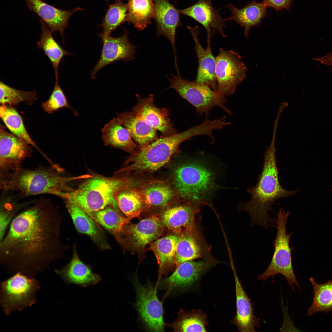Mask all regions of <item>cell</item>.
I'll list each match as a JSON object with an SVG mask.
<instances>
[{
  "mask_svg": "<svg viewBox=\"0 0 332 332\" xmlns=\"http://www.w3.org/2000/svg\"><path fill=\"white\" fill-rule=\"evenodd\" d=\"M28 206L0 241V263L11 274L33 277L63 258L68 246L61 238L62 216L52 202L41 199Z\"/></svg>",
  "mask_w": 332,
  "mask_h": 332,
  "instance_id": "cell-1",
  "label": "cell"
},
{
  "mask_svg": "<svg viewBox=\"0 0 332 332\" xmlns=\"http://www.w3.org/2000/svg\"><path fill=\"white\" fill-rule=\"evenodd\" d=\"M275 136H273L270 146L265 151L263 169L258 176L257 184L247 188L251 200L238 206L239 211H244L250 215L252 226L258 224L266 228L276 226V219L268 215L269 211L274 212L272 205L277 199L294 195L298 191L287 190L280 183L275 154Z\"/></svg>",
  "mask_w": 332,
  "mask_h": 332,
  "instance_id": "cell-2",
  "label": "cell"
},
{
  "mask_svg": "<svg viewBox=\"0 0 332 332\" xmlns=\"http://www.w3.org/2000/svg\"><path fill=\"white\" fill-rule=\"evenodd\" d=\"M52 166H40L31 169L22 167L8 172L0 173V187L3 192H15L20 197L49 194L64 199L66 193L72 191L69 183L85 179L89 174L66 177Z\"/></svg>",
  "mask_w": 332,
  "mask_h": 332,
  "instance_id": "cell-3",
  "label": "cell"
},
{
  "mask_svg": "<svg viewBox=\"0 0 332 332\" xmlns=\"http://www.w3.org/2000/svg\"><path fill=\"white\" fill-rule=\"evenodd\" d=\"M208 128L202 123L180 133L158 138L131 154L126 166L119 173L152 172L164 166L177 151L184 141L197 136L206 135Z\"/></svg>",
  "mask_w": 332,
  "mask_h": 332,
  "instance_id": "cell-4",
  "label": "cell"
},
{
  "mask_svg": "<svg viewBox=\"0 0 332 332\" xmlns=\"http://www.w3.org/2000/svg\"><path fill=\"white\" fill-rule=\"evenodd\" d=\"M130 184V179L126 177L93 176L76 189L66 193L64 199L73 202L89 215L110 205L118 206L116 195Z\"/></svg>",
  "mask_w": 332,
  "mask_h": 332,
  "instance_id": "cell-5",
  "label": "cell"
},
{
  "mask_svg": "<svg viewBox=\"0 0 332 332\" xmlns=\"http://www.w3.org/2000/svg\"><path fill=\"white\" fill-rule=\"evenodd\" d=\"M213 172L202 162L196 160L181 164L175 169L173 183L183 200L204 205L219 186Z\"/></svg>",
  "mask_w": 332,
  "mask_h": 332,
  "instance_id": "cell-6",
  "label": "cell"
},
{
  "mask_svg": "<svg viewBox=\"0 0 332 332\" xmlns=\"http://www.w3.org/2000/svg\"><path fill=\"white\" fill-rule=\"evenodd\" d=\"M289 214L290 212L286 211L283 208H279L276 221L277 233L273 241V254L267 269L258 276L257 279L265 281L270 277H274L276 275L281 274L286 278L294 290V284L300 287L292 265L291 252L294 249L290 245V238L294 232L288 233L286 231L287 222Z\"/></svg>",
  "mask_w": 332,
  "mask_h": 332,
  "instance_id": "cell-7",
  "label": "cell"
},
{
  "mask_svg": "<svg viewBox=\"0 0 332 332\" xmlns=\"http://www.w3.org/2000/svg\"><path fill=\"white\" fill-rule=\"evenodd\" d=\"M171 78L168 77L170 82L169 88L175 89L195 108L198 114L205 113L208 116L213 108L218 106L229 114H231V111L225 106L227 101L225 97L206 85L182 78L179 73H177V75L171 74Z\"/></svg>",
  "mask_w": 332,
  "mask_h": 332,
  "instance_id": "cell-8",
  "label": "cell"
},
{
  "mask_svg": "<svg viewBox=\"0 0 332 332\" xmlns=\"http://www.w3.org/2000/svg\"><path fill=\"white\" fill-rule=\"evenodd\" d=\"M40 288L38 280L20 272L1 283L0 302L5 314L35 304Z\"/></svg>",
  "mask_w": 332,
  "mask_h": 332,
  "instance_id": "cell-9",
  "label": "cell"
},
{
  "mask_svg": "<svg viewBox=\"0 0 332 332\" xmlns=\"http://www.w3.org/2000/svg\"><path fill=\"white\" fill-rule=\"evenodd\" d=\"M219 51L215 57L217 92L224 97L229 96L234 93L237 86L245 79L247 68L237 52L222 48Z\"/></svg>",
  "mask_w": 332,
  "mask_h": 332,
  "instance_id": "cell-10",
  "label": "cell"
},
{
  "mask_svg": "<svg viewBox=\"0 0 332 332\" xmlns=\"http://www.w3.org/2000/svg\"><path fill=\"white\" fill-rule=\"evenodd\" d=\"M175 259L176 267L184 262L201 258L214 266L218 261L211 255V247L205 240L203 231L197 222L179 236Z\"/></svg>",
  "mask_w": 332,
  "mask_h": 332,
  "instance_id": "cell-11",
  "label": "cell"
},
{
  "mask_svg": "<svg viewBox=\"0 0 332 332\" xmlns=\"http://www.w3.org/2000/svg\"><path fill=\"white\" fill-rule=\"evenodd\" d=\"M134 284L137 294L136 306L143 322L152 331H164L163 305L158 298L156 288L150 284L142 286L135 279Z\"/></svg>",
  "mask_w": 332,
  "mask_h": 332,
  "instance_id": "cell-12",
  "label": "cell"
},
{
  "mask_svg": "<svg viewBox=\"0 0 332 332\" xmlns=\"http://www.w3.org/2000/svg\"><path fill=\"white\" fill-rule=\"evenodd\" d=\"M163 226L160 218L152 215L136 223L126 225L116 239L125 247L143 249L162 234Z\"/></svg>",
  "mask_w": 332,
  "mask_h": 332,
  "instance_id": "cell-13",
  "label": "cell"
},
{
  "mask_svg": "<svg viewBox=\"0 0 332 332\" xmlns=\"http://www.w3.org/2000/svg\"><path fill=\"white\" fill-rule=\"evenodd\" d=\"M26 141L5 131L1 126L0 130V173L15 170L30 156L31 147Z\"/></svg>",
  "mask_w": 332,
  "mask_h": 332,
  "instance_id": "cell-14",
  "label": "cell"
},
{
  "mask_svg": "<svg viewBox=\"0 0 332 332\" xmlns=\"http://www.w3.org/2000/svg\"><path fill=\"white\" fill-rule=\"evenodd\" d=\"M128 34L124 28L121 36L114 37L109 35L101 38L102 48L99 59L90 72L92 79H95L99 70L107 65L119 60L126 62L134 59L137 47L130 42Z\"/></svg>",
  "mask_w": 332,
  "mask_h": 332,
  "instance_id": "cell-15",
  "label": "cell"
},
{
  "mask_svg": "<svg viewBox=\"0 0 332 332\" xmlns=\"http://www.w3.org/2000/svg\"><path fill=\"white\" fill-rule=\"evenodd\" d=\"M221 9H215L211 0H199L192 5L179 11L180 14L192 18L203 26L206 31L207 40L217 32L223 37H227L224 28L226 27L225 23L228 20L220 15Z\"/></svg>",
  "mask_w": 332,
  "mask_h": 332,
  "instance_id": "cell-16",
  "label": "cell"
},
{
  "mask_svg": "<svg viewBox=\"0 0 332 332\" xmlns=\"http://www.w3.org/2000/svg\"><path fill=\"white\" fill-rule=\"evenodd\" d=\"M138 97V102L132 109L134 113L152 128L160 132L162 137L177 133L168 118V110L155 105L152 94L145 98Z\"/></svg>",
  "mask_w": 332,
  "mask_h": 332,
  "instance_id": "cell-17",
  "label": "cell"
},
{
  "mask_svg": "<svg viewBox=\"0 0 332 332\" xmlns=\"http://www.w3.org/2000/svg\"><path fill=\"white\" fill-rule=\"evenodd\" d=\"M194 40L195 50L198 59L199 66L196 82L206 85L217 91L218 85L215 77L216 61L213 55L210 39L207 40V47L204 49L200 44L199 38V27L188 26L187 27Z\"/></svg>",
  "mask_w": 332,
  "mask_h": 332,
  "instance_id": "cell-18",
  "label": "cell"
},
{
  "mask_svg": "<svg viewBox=\"0 0 332 332\" xmlns=\"http://www.w3.org/2000/svg\"><path fill=\"white\" fill-rule=\"evenodd\" d=\"M231 264L235 282L236 307V314L231 323L239 331L255 332V327H260V319L255 315L251 301L242 287L233 264Z\"/></svg>",
  "mask_w": 332,
  "mask_h": 332,
  "instance_id": "cell-19",
  "label": "cell"
},
{
  "mask_svg": "<svg viewBox=\"0 0 332 332\" xmlns=\"http://www.w3.org/2000/svg\"><path fill=\"white\" fill-rule=\"evenodd\" d=\"M203 206L200 203L187 201L185 204L168 208L161 215L162 223L179 236L196 223V216Z\"/></svg>",
  "mask_w": 332,
  "mask_h": 332,
  "instance_id": "cell-20",
  "label": "cell"
},
{
  "mask_svg": "<svg viewBox=\"0 0 332 332\" xmlns=\"http://www.w3.org/2000/svg\"><path fill=\"white\" fill-rule=\"evenodd\" d=\"M214 266L204 259L183 262L176 267L173 274L165 280L170 288L181 290L196 285L204 274Z\"/></svg>",
  "mask_w": 332,
  "mask_h": 332,
  "instance_id": "cell-21",
  "label": "cell"
},
{
  "mask_svg": "<svg viewBox=\"0 0 332 332\" xmlns=\"http://www.w3.org/2000/svg\"><path fill=\"white\" fill-rule=\"evenodd\" d=\"M155 6L154 19L157 26L156 34L163 36L171 42L176 61L175 46L176 30L181 25L180 13L169 0H153Z\"/></svg>",
  "mask_w": 332,
  "mask_h": 332,
  "instance_id": "cell-22",
  "label": "cell"
},
{
  "mask_svg": "<svg viewBox=\"0 0 332 332\" xmlns=\"http://www.w3.org/2000/svg\"><path fill=\"white\" fill-rule=\"evenodd\" d=\"M28 8L36 13L45 23L52 32H58L64 42V32L68 26V22L72 15L82 10L80 7L72 10L58 9L41 0H25Z\"/></svg>",
  "mask_w": 332,
  "mask_h": 332,
  "instance_id": "cell-23",
  "label": "cell"
},
{
  "mask_svg": "<svg viewBox=\"0 0 332 332\" xmlns=\"http://www.w3.org/2000/svg\"><path fill=\"white\" fill-rule=\"evenodd\" d=\"M65 200L66 208L77 231L89 236L101 249H109L105 236L98 223L74 203L68 199Z\"/></svg>",
  "mask_w": 332,
  "mask_h": 332,
  "instance_id": "cell-24",
  "label": "cell"
},
{
  "mask_svg": "<svg viewBox=\"0 0 332 332\" xmlns=\"http://www.w3.org/2000/svg\"><path fill=\"white\" fill-rule=\"evenodd\" d=\"M54 271L66 284H74L82 287L94 285L101 280L100 275L93 273L91 267L80 259L75 245L69 262L63 268Z\"/></svg>",
  "mask_w": 332,
  "mask_h": 332,
  "instance_id": "cell-25",
  "label": "cell"
},
{
  "mask_svg": "<svg viewBox=\"0 0 332 332\" xmlns=\"http://www.w3.org/2000/svg\"><path fill=\"white\" fill-rule=\"evenodd\" d=\"M226 6L231 11L228 20L234 21L243 28L244 34L246 38L248 36L250 28L259 25L262 20L267 17V7L263 1L258 2L253 0L240 9L231 4Z\"/></svg>",
  "mask_w": 332,
  "mask_h": 332,
  "instance_id": "cell-26",
  "label": "cell"
},
{
  "mask_svg": "<svg viewBox=\"0 0 332 332\" xmlns=\"http://www.w3.org/2000/svg\"><path fill=\"white\" fill-rule=\"evenodd\" d=\"M117 117L140 147L148 145L158 138L156 130L132 111L118 113Z\"/></svg>",
  "mask_w": 332,
  "mask_h": 332,
  "instance_id": "cell-27",
  "label": "cell"
},
{
  "mask_svg": "<svg viewBox=\"0 0 332 332\" xmlns=\"http://www.w3.org/2000/svg\"><path fill=\"white\" fill-rule=\"evenodd\" d=\"M102 139L106 146L134 152L138 148L128 130L119 120L114 118L101 129Z\"/></svg>",
  "mask_w": 332,
  "mask_h": 332,
  "instance_id": "cell-28",
  "label": "cell"
},
{
  "mask_svg": "<svg viewBox=\"0 0 332 332\" xmlns=\"http://www.w3.org/2000/svg\"><path fill=\"white\" fill-rule=\"evenodd\" d=\"M179 238L176 235H171L156 239L150 243L148 249L155 254L160 272L162 274L167 273L171 267L175 265Z\"/></svg>",
  "mask_w": 332,
  "mask_h": 332,
  "instance_id": "cell-29",
  "label": "cell"
},
{
  "mask_svg": "<svg viewBox=\"0 0 332 332\" xmlns=\"http://www.w3.org/2000/svg\"><path fill=\"white\" fill-rule=\"evenodd\" d=\"M40 21L42 32L37 43V48L43 51L53 66L55 77H58V68L62 59L66 55L72 54L65 50L55 40L53 32L45 23L41 19Z\"/></svg>",
  "mask_w": 332,
  "mask_h": 332,
  "instance_id": "cell-30",
  "label": "cell"
},
{
  "mask_svg": "<svg viewBox=\"0 0 332 332\" xmlns=\"http://www.w3.org/2000/svg\"><path fill=\"white\" fill-rule=\"evenodd\" d=\"M126 22L139 30L145 29L154 19L155 6L153 0H128Z\"/></svg>",
  "mask_w": 332,
  "mask_h": 332,
  "instance_id": "cell-31",
  "label": "cell"
},
{
  "mask_svg": "<svg viewBox=\"0 0 332 332\" xmlns=\"http://www.w3.org/2000/svg\"><path fill=\"white\" fill-rule=\"evenodd\" d=\"M118 206L110 205L93 212L90 216L98 224L109 232L116 239L131 219L123 216Z\"/></svg>",
  "mask_w": 332,
  "mask_h": 332,
  "instance_id": "cell-32",
  "label": "cell"
},
{
  "mask_svg": "<svg viewBox=\"0 0 332 332\" xmlns=\"http://www.w3.org/2000/svg\"><path fill=\"white\" fill-rule=\"evenodd\" d=\"M177 319L171 324L175 331L207 332L206 326L209 323L207 314L200 309H194L186 312L180 310Z\"/></svg>",
  "mask_w": 332,
  "mask_h": 332,
  "instance_id": "cell-33",
  "label": "cell"
},
{
  "mask_svg": "<svg viewBox=\"0 0 332 332\" xmlns=\"http://www.w3.org/2000/svg\"><path fill=\"white\" fill-rule=\"evenodd\" d=\"M0 116L6 126L12 134L26 141L37 149L45 157L43 153L31 139L18 112L11 105H2L0 108Z\"/></svg>",
  "mask_w": 332,
  "mask_h": 332,
  "instance_id": "cell-34",
  "label": "cell"
},
{
  "mask_svg": "<svg viewBox=\"0 0 332 332\" xmlns=\"http://www.w3.org/2000/svg\"><path fill=\"white\" fill-rule=\"evenodd\" d=\"M115 200L121 212L126 217L132 219L140 215L144 202L140 191L128 187L117 194Z\"/></svg>",
  "mask_w": 332,
  "mask_h": 332,
  "instance_id": "cell-35",
  "label": "cell"
},
{
  "mask_svg": "<svg viewBox=\"0 0 332 332\" xmlns=\"http://www.w3.org/2000/svg\"><path fill=\"white\" fill-rule=\"evenodd\" d=\"M127 11V4L121 0H116L110 5L101 23L99 25L103 29L98 34L99 37L101 38L110 35L120 25L126 22Z\"/></svg>",
  "mask_w": 332,
  "mask_h": 332,
  "instance_id": "cell-36",
  "label": "cell"
},
{
  "mask_svg": "<svg viewBox=\"0 0 332 332\" xmlns=\"http://www.w3.org/2000/svg\"><path fill=\"white\" fill-rule=\"evenodd\" d=\"M143 201L147 206L152 207L165 205L172 199L173 191L168 184L161 182L149 184L140 191Z\"/></svg>",
  "mask_w": 332,
  "mask_h": 332,
  "instance_id": "cell-37",
  "label": "cell"
},
{
  "mask_svg": "<svg viewBox=\"0 0 332 332\" xmlns=\"http://www.w3.org/2000/svg\"><path fill=\"white\" fill-rule=\"evenodd\" d=\"M313 286L314 296L312 304L308 309L310 316L319 312L332 310V280L322 284L317 283L312 277L310 278Z\"/></svg>",
  "mask_w": 332,
  "mask_h": 332,
  "instance_id": "cell-38",
  "label": "cell"
},
{
  "mask_svg": "<svg viewBox=\"0 0 332 332\" xmlns=\"http://www.w3.org/2000/svg\"><path fill=\"white\" fill-rule=\"evenodd\" d=\"M33 201L19 203L13 197L2 198L0 205V241L3 238L8 227L14 217Z\"/></svg>",
  "mask_w": 332,
  "mask_h": 332,
  "instance_id": "cell-39",
  "label": "cell"
},
{
  "mask_svg": "<svg viewBox=\"0 0 332 332\" xmlns=\"http://www.w3.org/2000/svg\"><path fill=\"white\" fill-rule=\"evenodd\" d=\"M37 98V93L34 90H20L0 81V102L2 105H16L22 102L32 105Z\"/></svg>",
  "mask_w": 332,
  "mask_h": 332,
  "instance_id": "cell-40",
  "label": "cell"
},
{
  "mask_svg": "<svg viewBox=\"0 0 332 332\" xmlns=\"http://www.w3.org/2000/svg\"><path fill=\"white\" fill-rule=\"evenodd\" d=\"M55 77L54 85L52 93L48 99L42 103V107L46 112L50 114L63 108H67L74 111L69 103L59 85L58 77Z\"/></svg>",
  "mask_w": 332,
  "mask_h": 332,
  "instance_id": "cell-41",
  "label": "cell"
},
{
  "mask_svg": "<svg viewBox=\"0 0 332 332\" xmlns=\"http://www.w3.org/2000/svg\"><path fill=\"white\" fill-rule=\"evenodd\" d=\"M263 2L267 8H273L277 12L283 9L289 10L293 0H264Z\"/></svg>",
  "mask_w": 332,
  "mask_h": 332,
  "instance_id": "cell-42",
  "label": "cell"
},
{
  "mask_svg": "<svg viewBox=\"0 0 332 332\" xmlns=\"http://www.w3.org/2000/svg\"><path fill=\"white\" fill-rule=\"evenodd\" d=\"M315 60L329 66H332V52H330L324 57L319 58H314ZM332 70V68H331Z\"/></svg>",
  "mask_w": 332,
  "mask_h": 332,
  "instance_id": "cell-43",
  "label": "cell"
}]
</instances>
